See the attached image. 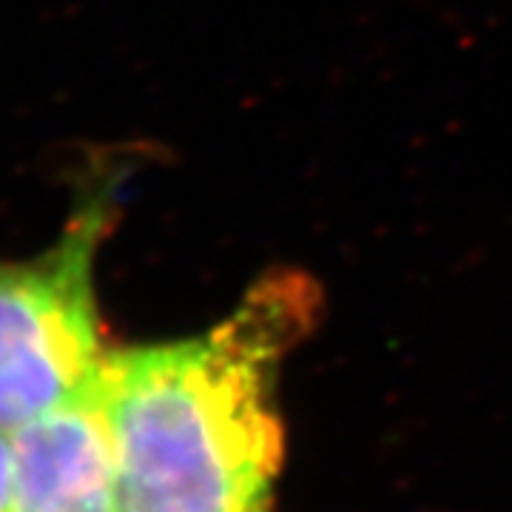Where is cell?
<instances>
[{
  "instance_id": "3",
  "label": "cell",
  "mask_w": 512,
  "mask_h": 512,
  "mask_svg": "<svg viewBox=\"0 0 512 512\" xmlns=\"http://www.w3.org/2000/svg\"><path fill=\"white\" fill-rule=\"evenodd\" d=\"M9 436V512H117V453L103 379Z\"/></svg>"
},
{
  "instance_id": "2",
  "label": "cell",
  "mask_w": 512,
  "mask_h": 512,
  "mask_svg": "<svg viewBox=\"0 0 512 512\" xmlns=\"http://www.w3.org/2000/svg\"><path fill=\"white\" fill-rule=\"evenodd\" d=\"M111 183L77 202L55 245L0 259V430L72 402L100 384L109 348L94 268L114 217Z\"/></svg>"
},
{
  "instance_id": "4",
  "label": "cell",
  "mask_w": 512,
  "mask_h": 512,
  "mask_svg": "<svg viewBox=\"0 0 512 512\" xmlns=\"http://www.w3.org/2000/svg\"><path fill=\"white\" fill-rule=\"evenodd\" d=\"M9 436L0 430V512H9Z\"/></svg>"
},
{
  "instance_id": "1",
  "label": "cell",
  "mask_w": 512,
  "mask_h": 512,
  "mask_svg": "<svg viewBox=\"0 0 512 512\" xmlns=\"http://www.w3.org/2000/svg\"><path fill=\"white\" fill-rule=\"evenodd\" d=\"M319 319L299 271L268 274L191 339L109 350L117 512H274L282 365Z\"/></svg>"
}]
</instances>
